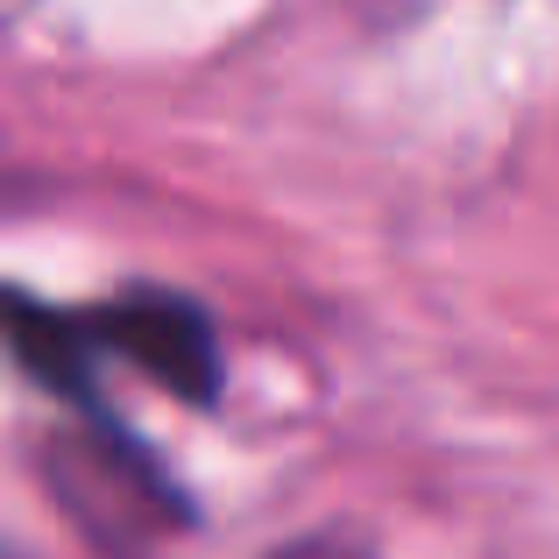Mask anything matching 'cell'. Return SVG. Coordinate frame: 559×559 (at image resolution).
Segmentation results:
<instances>
[{"label":"cell","mask_w":559,"mask_h":559,"mask_svg":"<svg viewBox=\"0 0 559 559\" xmlns=\"http://www.w3.org/2000/svg\"><path fill=\"white\" fill-rule=\"evenodd\" d=\"M22 8H28V0H0V28H8V22H22Z\"/></svg>","instance_id":"2"},{"label":"cell","mask_w":559,"mask_h":559,"mask_svg":"<svg viewBox=\"0 0 559 559\" xmlns=\"http://www.w3.org/2000/svg\"><path fill=\"white\" fill-rule=\"evenodd\" d=\"M276 559H369L361 546H347V538H305V546L276 552Z\"/></svg>","instance_id":"1"}]
</instances>
